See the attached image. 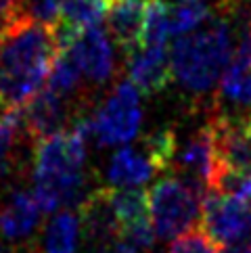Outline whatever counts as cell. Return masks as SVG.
<instances>
[{
  "label": "cell",
  "instance_id": "cell-1",
  "mask_svg": "<svg viewBox=\"0 0 251 253\" xmlns=\"http://www.w3.org/2000/svg\"><path fill=\"white\" fill-rule=\"evenodd\" d=\"M92 138L90 117L80 115L71 128L42 138L34 151V199L44 213L84 201L86 142Z\"/></svg>",
  "mask_w": 251,
  "mask_h": 253
},
{
  "label": "cell",
  "instance_id": "cell-2",
  "mask_svg": "<svg viewBox=\"0 0 251 253\" xmlns=\"http://www.w3.org/2000/svg\"><path fill=\"white\" fill-rule=\"evenodd\" d=\"M59 55L46 25L23 19L0 42V109H17L42 90Z\"/></svg>",
  "mask_w": 251,
  "mask_h": 253
},
{
  "label": "cell",
  "instance_id": "cell-3",
  "mask_svg": "<svg viewBox=\"0 0 251 253\" xmlns=\"http://www.w3.org/2000/svg\"><path fill=\"white\" fill-rule=\"evenodd\" d=\"M228 15L230 8L224 4L220 15H209L201 28L176 38L169 50L172 76L188 92H209L226 74L237 46Z\"/></svg>",
  "mask_w": 251,
  "mask_h": 253
},
{
  "label": "cell",
  "instance_id": "cell-4",
  "mask_svg": "<svg viewBox=\"0 0 251 253\" xmlns=\"http://www.w3.org/2000/svg\"><path fill=\"white\" fill-rule=\"evenodd\" d=\"M205 195L178 176L164 178L149 191L151 222L157 239L172 241L201 224Z\"/></svg>",
  "mask_w": 251,
  "mask_h": 253
},
{
  "label": "cell",
  "instance_id": "cell-5",
  "mask_svg": "<svg viewBox=\"0 0 251 253\" xmlns=\"http://www.w3.org/2000/svg\"><path fill=\"white\" fill-rule=\"evenodd\" d=\"M92 122V138L96 142L111 147V144L128 142L138 134L142 111L138 103V90L130 80L120 82L109 98L98 107Z\"/></svg>",
  "mask_w": 251,
  "mask_h": 253
},
{
  "label": "cell",
  "instance_id": "cell-6",
  "mask_svg": "<svg viewBox=\"0 0 251 253\" xmlns=\"http://www.w3.org/2000/svg\"><path fill=\"white\" fill-rule=\"evenodd\" d=\"M199 226L216 245H232L251 237V205L237 197L208 191L201 203Z\"/></svg>",
  "mask_w": 251,
  "mask_h": 253
},
{
  "label": "cell",
  "instance_id": "cell-7",
  "mask_svg": "<svg viewBox=\"0 0 251 253\" xmlns=\"http://www.w3.org/2000/svg\"><path fill=\"white\" fill-rule=\"evenodd\" d=\"M209 128L216 151V171L251 176V117L228 120L213 113Z\"/></svg>",
  "mask_w": 251,
  "mask_h": 253
},
{
  "label": "cell",
  "instance_id": "cell-8",
  "mask_svg": "<svg viewBox=\"0 0 251 253\" xmlns=\"http://www.w3.org/2000/svg\"><path fill=\"white\" fill-rule=\"evenodd\" d=\"M178 153V151H176ZM178 178L208 195L216 174V151L209 124L197 130L178 153Z\"/></svg>",
  "mask_w": 251,
  "mask_h": 253
},
{
  "label": "cell",
  "instance_id": "cell-9",
  "mask_svg": "<svg viewBox=\"0 0 251 253\" xmlns=\"http://www.w3.org/2000/svg\"><path fill=\"white\" fill-rule=\"evenodd\" d=\"M69 52L74 55L82 76H86L90 82L103 84L113 76L115 71L113 48L103 23L84 30L78 36L74 46L69 48Z\"/></svg>",
  "mask_w": 251,
  "mask_h": 253
},
{
  "label": "cell",
  "instance_id": "cell-10",
  "mask_svg": "<svg viewBox=\"0 0 251 253\" xmlns=\"http://www.w3.org/2000/svg\"><path fill=\"white\" fill-rule=\"evenodd\" d=\"M113 186L94 188L84 201L78 205L80 226L86 239L98 245H109L115 237H120V222L113 207Z\"/></svg>",
  "mask_w": 251,
  "mask_h": 253
},
{
  "label": "cell",
  "instance_id": "cell-11",
  "mask_svg": "<svg viewBox=\"0 0 251 253\" xmlns=\"http://www.w3.org/2000/svg\"><path fill=\"white\" fill-rule=\"evenodd\" d=\"M149 2L151 0H113L109 4L107 30L126 55H134L140 48Z\"/></svg>",
  "mask_w": 251,
  "mask_h": 253
},
{
  "label": "cell",
  "instance_id": "cell-12",
  "mask_svg": "<svg viewBox=\"0 0 251 253\" xmlns=\"http://www.w3.org/2000/svg\"><path fill=\"white\" fill-rule=\"evenodd\" d=\"M130 82L142 94H157L172 80L167 46H140L128 59Z\"/></svg>",
  "mask_w": 251,
  "mask_h": 253
},
{
  "label": "cell",
  "instance_id": "cell-13",
  "mask_svg": "<svg viewBox=\"0 0 251 253\" xmlns=\"http://www.w3.org/2000/svg\"><path fill=\"white\" fill-rule=\"evenodd\" d=\"M23 117L25 130L38 140L55 136L65 130V122L69 117L67 98L52 92L50 88H42L23 109Z\"/></svg>",
  "mask_w": 251,
  "mask_h": 253
},
{
  "label": "cell",
  "instance_id": "cell-14",
  "mask_svg": "<svg viewBox=\"0 0 251 253\" xmlns=\"http://www.w3.org/2000/svg\"><path fill=\"white\" fill-rule=\"evenodd\" d=\"M40 211L42 210L36 203L34 193H13L0 210V234L6 241H19L30 237L40 222Z\"/></svg>",
  "mask_w": 251,
  "mask_h": 253
},
{
  "label": "cell",
  "instance_id": "cell-15",
  "mask_svg": "<svg viewBox=\"0 0 251 253\" xmlns=\"http://www.w3.org/2000/svg\"><path fill=\"white\" fill-rule=\"evenodd\" d=\"M157 174V168L151 164L147 153L142 149H120L109 161L107 176L115 188H134L147 182Z\"/></svg>",
  "mask_w": 251,
  "mask_h": 253
},
{
  "label": "cell",
  "instance_id": "cell-16",
  "mask_svg": "<svg viewBox=\"0 0 251 253\" xmlns=\"http://www.w3.org/2000/svg\"><path fill=\"white\" fill-rule=\"evenodd\" d=\"M78 232L80 220L71 211H61L46 226L44 249H46V253H76Z\"/></svg>",
  "mask_w": 251,
  "mask_h": 253
},
{
  "label": "cell",
  "instance_id": "cell-17",
  "mask_svg": "<svg viewBox=\"0 0 251 253\" xmlns=\"http://www.w3.org/2000/svg\"><path fill=\"white\" fill-rule=\"evenodd\" d=\"M107 6L109 4L103 0H61L59 21L67 23L78 32H84L103 21Z\"/></svg>",
  "mask_w": 251,
  "mask_h": 253
},
{
  "label": "cell",
  "instance_id": "cell-18",
  "mask_svg": "<svg viewBox=\"0 0 251 253\" xmlns=\"http://www.w3.org/2000/svg\"><path fill=\"white\" fill-rule=\"evenodd\" d=\"M208 19H209V8L203 0H199V2H178L172 6L167 4V32L169 36H176V38L195 32Z\"/></svg>",
  "mask_w": 251,
  "mask_h": 253
},
{
  "label": "cell",
  "instance_id": "cell-19",
  "mask_svg": "<svg viewBox=\"0 0 251 253\" xmlns=\"http://www.w3.org/2000/svg\"><path fill=\"white\" fill-rule=\"evenodd\" d=\"M46 80H48L46 88H50L52 92H57L59 96L69 98L78 90L80 80H82V71H80L78 63H76L74 55H71L69 50L59 52L57 55Z\"/></svg>",
  "mask_w": 251,
  "mask_h": 253
},
{
  "label": "cell",
  "instance_id": "cell-20",
  "mask_svg": "<svg viewBox=\"0 0 251 253\" xmlns=\"http://www.w3.org/2000/svg\"><path fill=\"white\" fill-rule=\"evenodd\" d=\"M23 130H25V117L21 107L6 109L0 113V176L6 174L8 168H11L13 149Z\"/></svg>",
  "mask_w": 251,
  "mask_h": 253
},
{
  "label": "cell",
  "instance_id": "cell-21",
  "mask_svg": "<svg viewBox=\"0 0 251 253\" xmlns=\"http://www.w3.org/2000/svg\"><path fill=\"white\" fill-rule=\"evenodd\" d=\"M142 151L147 153V157L151 159V164L157 168V171L169 169L172 161L176 157L178 151V140L172 128H159L153 134L142 140Z\"/></svg>",
  "mask_w": 251,
  "mask_h": 253
},
{
  "label": "cell",
  "instance_id": "cell-22",
  "mask_svg": "<svg viewBox=\"0 0 251 253\" xmlns=\"http://www.w3.org/2000/svg\"><path fill=\"white\" fill-rule=\"evenodd\" d=\"M169 253H222V249L208 237V232L201 226H197L182 237H178L169 247Z\"/></svg>",
  "mask_w": 251,
  "mask_h": 253
},
{
  "label": "cell",
  "instance_id": "cell-23",
  "mask_svg": "<svg viewBox=\"0 0 251 253\" xmlns=\"http://www.w3.org/2000/svg\"><path fill=\"white\" fill-rule=\"evenodd\" d=\"M23 13L28 19L52 28L61 17V0H23Z\"/></svg>",
  "mask_w": 251,
  "mask_h": 253
},
{
  "label": "cell",
  "instance_id": "cell-24",
  "mask_svg": "<svg viewBox=\"0 0 251 253\" xmlns=\"http://www.w3.org/2000/svg\"><path fill=\"white\" fill-rule=\"evenodd\" d=\"M23 19H28L23 13V0H0V42Z\"/></svg>",
  "mask_w": 251,
  "mask_h": 253
},
{
  "label": "cell",
  "instance_id": "cell-25",
  "mask_svg": "<svg viewBox=\"0 0 251 253\" xmlns=\"http://www.w3.org/2000/svg\"><path fill=\"white\" fill-rule=\"evenodd\" d=\"M98 253H136V249H134L132 245H128V243H109V245H103V249L98 251Z\"/></svg>",
  "mask_w": 251,
  "mask_h": 253
},
{
  "label": "cell",
  "instance_id": "cell-26",
  "mask_svg": "<svg viewBox=\"0 0 251 253\" xmlns=\"http://www.w3.org/2000/svg\"><path fill=\"white\" fill-rule=\"evenodd\" d=\"M222 253H251V237L232 243V245L222 247Z\"/></svg>",
  "mask_w": 251,
  "mask_h": 253
},
{
  "label": "cell",
  "instance_id": "cell-27",
  "mask_svg": "<svg viewBox=\"0 0 251 253\" xmlns=\"http://www.w3.org/2000/svg\"><path fill=\"white\" fill-rule=\"evenodd\" d=\"M0 253H11V251H8V249H4V247H0Z\"/></svg>",
  "mask_w": 251,
  "mask_h": 253
},
{
  "label": "cell",
  "instance_id": "cell-28",
  "mask_svg": "<svg viewBox=\"0 0 251 253\" xmlns=\"http://www.w3.org/2000/svg\"><path fill=\"white\" fill-rule=\"evenodd\" d=\"M180 2H199V0H180Z\"/></svg>",
  "mask_w": 251,
  "mask_h": 253
},
{
  "label": "cell",
  "instance_id": "cell-29",
  "mask_svg": "<svg viewBox=\"0 0 251 253\" xmlns=\"http://www.w3.org/2000/svg\"><path fill=\"white\" fill-rule=\"evenodd\" d=\"M103 2H107V4H111V2H113V0H103Z\"/></svg>",
  "mask_w": 251,
  "mask_h": 253
}]
</instances>
